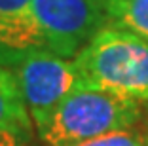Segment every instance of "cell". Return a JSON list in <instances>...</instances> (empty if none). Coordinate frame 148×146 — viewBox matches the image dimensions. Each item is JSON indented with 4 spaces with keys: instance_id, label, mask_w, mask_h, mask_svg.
Segmentation results:
<instances>
[{
    "instance_id": "obj_1",
    "label": "cell",
    "mask_w": 148,
    "mask_h": 146,
    "mask_svg": "<svg viewBox=\"0 0 148 146\" xmlns=\"http://www.w3.org/2000/svg\"><path fill=\"white\" fill-rule=\"evenodd\" d=\"M72 63L82 87L148 101V44L129 30L105 27Z\"/></svg>"
},
{
    "instance_id": "obj_2",
    "label": "cell",
    "mask_w": 148,
    "mask_h": 146,
    "mask_svg": "<svg viewBox=\"0 0 148 146\" xmlns=\"http://www.w3.org/2000/svg\"><path fill=\"white\" fill-rule=\"evenodd\" d=\"M139 118V101L80 86L34 127L44 146H78L101 135L133 127Z\"/></svg>"
},
{
    "instance_id": "obj_3",
    "label": "cell",
    "mask_w": 148,
    "mask_h": 146,
    "mask_svg": "<svg viewBox=\"0 0 148 146\" xmlns=\"http://www.w3.org/2000/svg\"><path fill=\"white\" fill-rule=\"evenodd\" d=\"M0 66L15 76L34 125L44 121L66 95L82 86L74 63L49 51L0 57Z\"/></svg>"
},
{
    "instance_id": "obj_4",
    "label": "cell",
    "mask_w": 148,
    "mask_h": 146,
    "mask_svg": "<svg viewBox=\"0 0 148 146\" xmlns=\"http://www.w3.org/2000/svg\"><path fill=\"white\" fill-rule=\"evenodd\" d=\"M31 13L49 51L65 59L76 57L108 27L103 0H32Z\"/></svg>"
},
{
    "instance_id": "obj_5",
    "label": "cell",
    "mask_w": 148,
    "mask_h": 146,
    "mask_svg": "<svg viewBox=\"0 0 148 146\" xmlns=\"http://www.w3.org/2000/svg\"><path fill=\"white\" fill-rule=\"evenodd\" d=\"M32 118L17 86V80L8 69L0 66V133L25 129L32 131Z\"/></svg>"
},
{
    "instance_id": "obj_6",
    "label": "cell",
    "mask_w": 148,
    "mask_h": 146,
    "mask_svg": "<svg viewBox=\"0 0 148 146\" xmlns=\"http://www.w3.org/2000/svg\"><path fill=\"white\" fill-rule=\"evenodd\" d=\"M108 25L129 30L148 44V0H103Z\"/></svg>"
},
{
    "instance_id": "obj_7",
    "label": "cell",
    "mask_w": 148,
    "mask_h": 146,
    "mask_svg": "<svg viewBox=\"0 0 148 146\" xmlns=\"http://www.w3.org/2000/svg\"><path fill=\"white\" fill-rule=\"evenodd\" d=\"M78 146H146V138L140 137L139 131L129 127V129H120V131L101 135V137L86 141Z\"/></svg>"
},
{
    "instance_id": "obj_8",
    "label": "cell",
    "mask_w": 148,
    "mask_h": 146,
    "mask_svg": "<svg viewBox=\"0 0 148 146\" xmlns=\"http://www.w3.org/2000/svg\"><path fill=\"white\" fill-rule=\"evenodd\" d=\"M32 131L25 129H13L0 133V146H31Z\"/></svg>"
},
{
    "instance_id": "obj_9",
    "label": "cell",
    "mask_w": 148,
    "mask_h": 146,
    "mask_svg": "<svg viewBox=\"0 0 148 146\" xmlns=\"http://www.w3.org/2000/svg\"><path fill=\"white\" fill-rule=\"evenodd\" d=\"M32 0H0V17H12L31 12Z\"/></svg>"
},
{
    "instance_id": "obj_10",
    "label": "cell",
    "mask_w": 148,
    "mask_h": 146,
    "mask_svg": "<svg viewBox=\"0 0 148 146\" xmlns=\"http://www.w3.org/2000/svg\"><path fill=\"white\" fill-rule=\"evenodd\" d=\"M146 146H148V137H146Z\"/></svg>"
}]
</instances>
